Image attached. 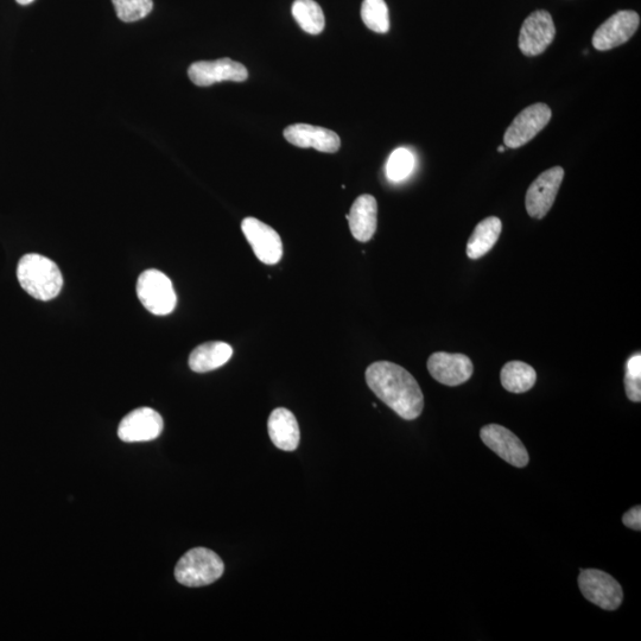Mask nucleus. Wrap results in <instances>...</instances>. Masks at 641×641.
I'll return each mask as SVG.
<instances>
[{
    "label": "nucleus",
    "instance_id": "obj_10",
    "mask_svg": "<svg viewBox=\"0 0 641 641\" xmlns=\"http://www.w3.org/2000/svg\"><path fill=\"white\" fill-rule=\"evenodd\" d=\"M640 17L636 11H619L596 29L593 36V47L599 52H606L630 41L637 33Z\"/></svg>",
    "mask_w": 641,
    "mask_h": 641
},
{
    "label": "nucleus",
    "instance_id": "obj_19",
    "mask_svg": "<svg viewBox=\"0 0 641 641\" xmlns=\"http://www.w3.org/2000/svg\"><path fill=\"white\" fill-rule=\"evenodd\" d=\"M501 231H503V224L499 218L490 217L482 220L468 240L467 256L471 259H479L487 255L497 244Z\"/></svg>",
    "mask_w": 641,
    "mask_h": 641
},
{
    "label": "nucleus",
    "instance_id": "obj_27",
    "mask_svg": "<svg viewBox=\"0 0 641 641\" xmlns=\"http://www.w3.org/2000/svg\"><path fill=\"white\" fill-rule=\"evenodd\" d=\"M19 5H29L34 2V0H16Z\"/></svg>",
    "mask_w": 641,
    "mask_h": 641
},
{
    "label": "nucleus",
    "instance_id": "obj_12",
    "mask_svg": "<svg viewBox=\"0 0 641 641\" xmlns=\"http://www.w3.org/2000/svg\"><path fill=\"white\" fill-rule=\"evenodd\" d=\"M189 79L200 87H208L222 81L244 82L249 72L244 65L231 59L194 62L188 69Z\"/></svg>",
    "mask_w": 641,
    "mask_h": 641
},
{
    "label": "nucleus",
    "instance_id": "obj_28",
    "mask_svg": "<svg viewBox=\"0 0 641 641\" xmlns=\"http://www.w3.org/2000/svg\"><path fill=\"white\" fill-rule=\"evenodd\" d=\"M498 151L499 152H504L505 151V148L503 147V145H500V147L498 148Z\"/></svg>",
    "mask_w": 641,
    "mask_h": 641
},
{
    "label": "nucleus",
    "instance_id": "obj_16",
    "mask_svg": "<svg viewBox=\"0 0 641 641\" xmlns=\"http://www.w3.org/2000/svg\"><path fill=\"white\" fill-rule=\"evenodd\" d=\"M353 237L361 243L370 241L377 231L378 203L372 195H361L347 215Z\"/></svg>",
    "mask_w": 641,
    "mask_h": 641
},
{
    "label": "nucleus",
    "instance_id": "obj_21",
    "mask_svg": "<svg viewBox=\"0 0 641 641\" xmlns=\"http://www.w3.org/2000/svg\"><path fill=\"white\" fill-rule=\"evenodd\" d=\"M291 12L295 21L306 33L319 35L325 29V15L315 0H295Z\"/></svg>",
    "mask_w": 641,
    "mask_h": 641
},
{
    "label": "nucleus",
    "instance_id": "obj_24",
    "mask_svg": "<svg viewBox=\"0 0 641 641\" xmlns=\"http://www.w3.org/2000/svg\"><path fill=\"white\" fill-rule=\"evenodd\" d=\"M117 17L125 23L141 21L147 17L152 9V0H112Z\"/></svg>",
    "mask_w": 641,
    "mask_h": 641
},
{
    "label": "nucleus",
    "instance_id": "obj_8",
    "mask_svg": "<svg viewBox=\"0 0 641 641\" xmlns=\"http://www.w3.org/2000/svg\"><path fill=\"white\" fill-rule=\"evenodd\" d=\"M556 28L548 11L538 10L525 19L519 35V49L525 56H538L554 41Z\"/></svg>",
    "mask_w": 641,
    "mask_h": 641
},
{
    "label": "nucleus",
    "instance_id": "obj_2",
    "mask_svg": "<svg viewBox=\"0 0 641 641\" xmlns=\"http://www.w3.org/2000/svg\"><path fill=\"white\" fill-rule=\"evenodd\" d=\"M17 278L24 291L43 302L54 300L63 287L59 266L37 253H29L19 260Z\"/></svg>",
    "mask_w": 641,
    "mask_h": 641
},
{
    "label": "nucleus",
    "instance_id": "obj_11",
    "mask_svg": "<svg viewBox=\"0 0 641 641\" xmlns=\"http://www.w3.org/2000/svg\"><path fill=\"white\" fill-rule=\"evenodd\" d=\"M241 230L260 262L274 265L283 257V243L274 228L256 218L241 222Z\"/></svg>",
    "mask_w": 641,
    "mask_h": 641
},
{
    "label": "nucleus",
    "instance_id": "obj_4",
    "mask_svg": "<svg viewBox=\"0 0 641 641\" xmlns=\"http://www.w3.org/2000/svg\"><path fill=\"white\" fill-rule=\"evenodd\" d=\"M137 296L151 314L165 316L174 312L176 291L170 278L158 270H147L137 281Z\"/></svg>",
    "mask_w": 641,
    "mask_h": 641
},
{
    "label": "nucleus",
    "instance_id": "obj_6",
    "mask_svg": "<svg viewBox=\"0 0 641 641\" xmlns=\"http://www.w3.org/2000/svg\"><path fill=\"white\" fill-rule=\"evenodd\" d=\"M551 117L552 112L548 105L538 103L526 107L513 119L510 128L505 132L504 143L506 147L522 148L549 124Z\"/></svg>",
    "mask_w": 641,
    "mask_h": 641
},
{
    "label": "nucleus",
    "instance_id": "obj_7",
    "mask_svg": "<svg viewBox=\"0 0 641 641\" xmlns=\"http://www.w3.org/2000/svg\"><path fill=\"white\" fill-rule=\"evenodd\" d=\"M564 179L562 167L544 171L532 182L526 193L525 205L531 218L543 219L550 212Z\"/></svg>",
    "mask_w": 641,
    "mask_h": 641
},
{
    "label": "nucleus",
    "instance_id": "obj_9",
    "mask_svg": "<svg viewBox=\"0 0 641 641\" xmlns=\"http://www.w3.org/2000/svg\"><path fill=\"white\" fill-rule=\"evenodd\" d=\"M482 442L510 465L524 468L530 456L522 441L509 429L499 424H488L480 431Z\"/></svg>",
    "mask_w": 641,
    "mask_h": 641
},
{
    "label": "nucleus",
    "instance_id": "obj_20",
    "mask_svg": "<svg viewBox=\"0 0 641 641\" xmlns=\"http://www.w3.org/2000/svg\"><path fill=\"white\" fill-rule=\"evenodd\" d=\"M500 379L506 391L524 393L535 386L537 373L535 368L523 361H510L501 370Z\"/></svg>",
    "mask_w": 641,
    "mask_h": 641
},
{
    "label": "nucleus",
    "instance_id": "obj_18",
    "mask_svg": "<svg viewBox=\"0 0 641 641\" xmlns=\"http://www.w3.org/2000/svg\"><path fill=\"white\" fill-rule=\"evenodd\" d=\"M233 348L222 341L206 342L194 349L189 357V367L196 373L218 370L230 361Z\"/></svg>",
    "mask_w": 641,
    "mask_h": 641
},
{
    "label": "nucleus",
    "instance_id": "obj_5",
    "mask_svg": "<svg viewBox=\"0 0 641 641\" xmlns=\"http://www.w3.org/2000/svg\"><path fill=\"white\" fill-rule=\"evenodd\" d=\"M579 587L589 602L605 609V611H617L623 604V588L613 576L604 573V571L598 569L582 570L579 576Z\"/></svg>",
    "mask_w": 641,
    "mask_h": 641
},
{
    "label": "nucleus",
    "instance_id": "obj_13",
    "mask_svg": "<svg viewBox=\"0 0 641 641\" xmlns=\"http://www.w3.org/2000/svg\"><path fill=\"white\" fill-rule=\"evenodd\" d=\"M163 418L151 408H141L130 412L118 427L119 439L128 442H149L162 434Z\"/></svg>",
    "mask_w": 641,
    "mask_h": 641
},
{
    "label": "nucleus",
    "instance_id": "obj_25",
    "mask_svg": "<svg viewBox=\"0 0 641 641\" xmlns=\"http://www.w3.org/2000/svg\"><path fill=\"white\" fill-rule=\"evenodd\" d=\"M625 389L626 395L631 402H641V376L626 371Z\"/></svg>",
    "mask_w": 641,
    "mask_h": 641
},
{
    "label": "nucleus",
    "instance_id": "obj_14",
    "mask_svg": "<svg viewBox=\"0 0 641 641\" xmlns=\"http://www.w3.org/2000/svg\"><path fill=\"white\" fill-rule=\"evenodd\" d=\"M428 371L436 382L447 386H459L472 378L474 366L465 354L437 352L428 360Z\"/></svg>",
    "mask_w": 641,
    "mask_h": 641
},
{
    "label": "nucleus",
    "instance_id": "obj_17",
    "mask_svg": "<svg viewBox=\"0 0 641 641\" xmlns=\"http://www.w3.org/2000/svg\"><path fill=\"white\" fill-rule=\"evenodd\" d=\"M268 430L272 443L284 452H294L300 444V427L293 412L278 408L271 412Z\"/></svg>",
    "mask_w": 641,
    "mask_h": 641
},
{
    "label": "nucleus",
    "instance_id": "obj_22",
    "mask_svg": "<svg viewBox=\"0 0 641 641\" xmlns=\"http://www.w3.org/2000/svg\"><path fill=\"white\" fill-rule=\"evenodd\" d=\"M361 18L374 33L386 34L390 30L389 8L385 0H364Z\"/></svg>",
    "mask_w": 641,
    "mask_h": 641
},
{
    "label": "nucleus",
    "instance_id": "obj_26",
    "mask_svg": "<svg viewBox=\"0 0 641 641\" xmlns=\"http://www.w3.org/2000/svg\"><path fill=\"white\" fill-rule=\"evenodd\" d=\"M623 523L627 526L628 529L634 531L641 530V507H633L630 511H627L623 517Z\"/></svg>",
    "mask_w": 641,
    "mask_h": 641
},
{
    "label": "nucleus",
    "instance_id": "obj_23",
    "mask_svg": "<svg viewBox=\"0 0 641 641\" xmlns=\"http://www.w3.org/2000/svg\"><path fill=\"white\" fill-rule=\"evenodd\" d=\"M415 168V156L405 148L392 152L386 163V176L392 182H402L411 175Z\"/></svg>",
    "mask_w": 641,
    "mask_h": 641
},
{
    "label": "nucleus",
    "instance_id": "obj_3",
    "mask_svg": "<svg viewBox=\"0 0 641 641\" xmlns=\"http://www.w3.org/2000/svg\"><path fill=\"white\" fill-rule=\"evenodd\" d=\"M224 571V562L214 551L195 548L184 554L176 564L175 577L183 586L205 587L217 582Z\"/></svg>",
    "mask_w": 641,
    "mask_h": 641
},
{
    "label": "nucleus",
    "instance_id": "obj_15",
    "mask_svg": "<svg viewBox=\"0 0 641 641\" xmlns=\"http://www.w3.org/2000/svg\"><path fill=\"white\" fill-rule=\"evenodd\" d=\"M284 137L295 147L334 154L341 147L340 137L334 131L308 124H295L284 130Z\"/></svg>",
    "mask_w": 641,
    "mask_h": 641
},
{
    "label": "nucleus",
    "instance_id": "obj_1",
    "mask_svg": "<svg viewBox=\"0 0 641 641\" xmlns=\"http://www.w3.org/2000/svg\"><path fill=\"white\" fill-rule=\"evenodd\" d=\"M366 383L380 401L389 406L404 420L420 417L424 409V396L420 385L411 373L390 361H378L366 370Z\"/></svg>",
    "mask_w": 641,
    "mask_h": 641
}]
</instances>
